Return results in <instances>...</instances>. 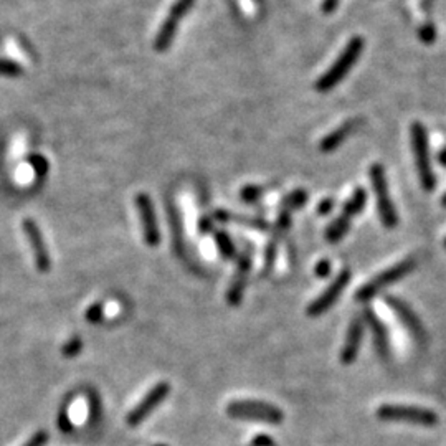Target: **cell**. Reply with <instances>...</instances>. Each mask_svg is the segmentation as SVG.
Returning <instances> with one entry per match:
<instances>
[{"mask_svg": "<svg viewBox=\"0 0 446 446\" xmlns=\"http://www.w3.org/2000/svg\"><path fill=\"white\" fill-rule=\"evenodd\" d=\"M362 50H363L362 38L361 37L351 38V42L347 43L346 48L341 52V55L337 56V60L334 61L332 65L329 66V70L316 81V85H314L316 91H319V93H327V91L336 88V86L349 75V71L352 70V66L358 61V58H361L362 55Z\"/></svg>", "mask_w": 446, "mask_h": 446, "instance_id": "obj_1", "label": "cell"}, {"mask_svg": "<svg viewBox=\"0 0 446 446\" xmlns=\"http://www.w3.org/2000/svg\"><path fill=\"white\" fill-rule=\"evenodd\" d=\"M410 138H411V149H414L415 166L418 171L420 183L426 192L435 191L436 187V177L431 167L430 161V145H428V133L426 128L418 121H415L410 126Z\"/></svg>", "mask_w": 446, "mask_h": 446, "instance_id": "obj_2", "label": "cell"}, {"mask_svg": "<svg viewBox=\"0 0 446 446\" xmlns=\"http://www.w3.org/2000/svg\"><path fill=\"white\" fill-rule=\"evenodd\" d=\"M368 177H370L372 187H374L375 198H377V210H379L380 222L384 223L387 229H395L399 225V213L392 202L389 183H387L385 169L382 164H374L368 169Z\"/></svg>", "mask_w": 446, "mask_h": 446, "instance_id": "obj_3", "label": "cell"}, {"mask_svg": "<svg viewBox=\"0 0 446 446\" xmlns=\"http://www.w3.org/2000/svg\"><path fill=\"white\" fill-rule=\"evenodd\" d=\"M415 266H416V261L414 258H406L404 261H400V263L394 265L392 268L385 270L384 273L377 275L375 278L368 281L367 284H363L362 288L357 291L356 299L361 303L370 301L372 298H375V296L380 294L382 291L390 288L392 284L399 283L402 278H405L406 275H410L411 271L415 270Z\"/></svg>", "mask_w": 446, "mask_h": 446, "instance_id": "obj_4", "label": "cell"}, {"mask_svg": "<svg viewBox=\"0 0 446 446\" xmlns=\"http://www.w3.org/2000/svg\"><path fill=\"white\" fill-rule=\"evenodd\" d=\"M227 414L236 420L265 421V423L278 425L283 421L284 415L278 406L265 404V402H234L227 406Z\"/></svg>", "mask_w": 446, "mask_h": 446, "instance_id": "obj_5", "label": "cell"}, {"mask_svg": "<svg viewBox=\"0 0 446 446\" xmlns=\"http://www.w3.org/2000/svg\"><path fill=\"white\" fill-rule=\"evenodd\" d=\"M377 416L384 421H406L421 426H433L438 423L435 411L410 405H382L377 410Z\"/></svg>", "mask_w": 446, "mask_h": 446, "instance_id": "obj_6", "label": "cell"}, {"mask_svg": "<svg viewBox=\"0 0 446 446\" xmlns=\"http://www.w3.org/2000/svg\"><path fill=\"white\" fill-rule=\"evenodd\" d=\"M193 4H195V0H176L172 4L171 11H169L166 20L161 25V30H159L156 40H154V48L157 52H166L172 45L179 23H181L182 17L187 16Z\"/></svg>", "mask_w": 446, "mask_h": 446, "instance_id": "obj_7", "label": "cell"}, {"mask_svg": "<svg viewBox=\"0 0 446 446\" xmlns=\"http://www.w3.org/2000/svg\"><path fill=\"white\" fill-rule=\"evenodd\" d=\"M135 208H138L140 227H143L144 243L151 246V248H156L161 243V230H159L151 197L147 193H138V197H135Z\"/></svg>", "mask_w": 446, "mask_h": 446, "instance_id": "obj_8", "label": "cell"}, {"mask_svg": "<svg viewBox=\"0 0 446 446\" xmlns=\"http://www.w3.org/2000/svg\"><path fill=\"white\" fill-rule=\"evenodd\" d=\"M169 392H171V385H169L167 382H159V384L154 385L152 389L147 392V395H145L144 399L128 414V418H126L128 425L138 426L140 421L147 418V416L154 411V409H157V406L166 400Z\"/></svg>", "mask_w": 446, "mask_h": 446, "instance_id": "obj_9", "label": "cell"}, {"mask_svg": "<svg viewBox=\"0 0 446 446\" xmlns=\"http://www.w3.org/2000/svg\"><path fill=\"white\" fill-rule=\"evenodd\" d=\"M349 281H351V271L349 270H342L339 273L334 281H331V284L327 286L326 289L323 291V294L319 298L314 299V301L309 304L308 308V314L313 318H318L324 314L326 311H329L336 301L339 299V296L342 294V291L347 288Z\"/></svg>", "mask_w": 446, "mask_h": 446, "instance_id": "obj_10", "label": "cell"}, {"mask_svg": "<svg viewBox=\"0 0 446 446\" xmlns=\"http://www.w3.org/2000/svg\"><path fill=\"white\" fill-rule=\"evenodd\" d=\"M23 231H25L28 241H30L32 251H33V258H35V266L40 273H48L52 268V260L50 253H48V248L45 245V239H43L40 227L37 225V222L33 218H25L22 222Z\"/></svg>", "mask_w": 446, "mask_h": 446, "instance_id": "obj_11", "label": "cell"}, {"mask_svg": "<svg viewBox=\"0 0 446 446\" xmlns=\"http://www.w3.org/2000/svg\"><path fill=\"white\" fill-rule=\"evenodd\" d=\"M251 263H253V258H251L250 251H243V253H240L239 258H236V271L234 281H231L229 288V293H227V301H229L231 306H239L241 299H243Z\"/></svg>", "mask_w": 446, "mask_h": 446, "instance_id": "obj_12", "label": "cell"}, {"mask_svg": "<svg viewBox=\"0 0 446 446\" xmlns=\"http://www.w3.org/2000/svg\"><path fill=\"white\" fill-rule=\"evenodd\" d=\"M363 339V319L356 318L352 319L351 326L347 329V337L344 342V347L341 351V362L344 366H351L358 356L361 351V344Z\"/></svg>", "mask_w": 446, "mask_h": 446, "instance_id": "obj_13", "label": "cell"}, {"mask_svg": "<svg viewBox=\"0 0 446 446\" xmlns=\"http://www.w3.org/2000/svg\"><path fill=\"white\" fill-rule=\"evenodd\" d=\"M387 303H389V306L394 309V313L397 314V316L402 319L404 326L409 329L411 334H414V337L418 339V341H423L425 329L423 326H421L418 316L411 311V308L406 306V304L399 298H387Z\"/></svg>", "mask_w": 446, "mask_h": 446, "instance_id": "obj_14", "label": "cell"}, {"mask_svg": "<svg viewBox=\"0 0 446 446\" xmlns=\"http://www.w3.org/2000/svg\"><path fill=\"white\" fill-rule=\"evenodd\" d=\"M363 321H367L370 331L374 332V342L377 347V352L380 354L382 357H389L390 354V346H389V334H387V329L377 314L372 311L370 308L363 309Z\"/></svg>", "mask_w": 446, "mask_h": 446, "instance_id": "obj_15", "label": "cell"}, {"mask_svg": "<svg viewBox=\"0 0 446 446\" xmlns=\"http://www.w3.org/2000/svg\"><path fill=\"white\" fill-rule=\"evenodd\" d=\"M356 128H357V119H349V121H346V123H342L337 129H334L332 133H329L326 138L321 140V144H319L321 151L324 154L336 151L339 145H341L344 140H346L349 135H351V133Z\"/></svg>", "mask_w": 446, "mask_h": 446, "instance_id": "obj_16", "label": "cell"}, {"mask_svg": "<svg viewBox=\"0 0 446 446\" xmlns=\"http://www.w3.org/2000/svg\"><path fill=\"white\" fill-rule=\"evenodd\" d=\"M366 203H367V192L363 191V187H357L356 191L352 192V195L347 198V202L344 203L342 215H346L347 218L358 215V213L366 208Z\"/></svg>", "mask_w": 446, "mask_h": 446, "instance_id": "obj_17", "label": "cell"}, {"mask_svg": "<svg viewBox=\"0 0 446 446\" xmlns=\"http://www.w3.org/2000/svg\"><path fill=\"white\" fill-rule=\"evenodd\" d=\"M349 229H351V218H347L346 215H342L341 213V215H339L336 220L327 227L324 236H326V240L329 241V243H337L339 240L347 235Z\"/></svg>", "mask_w": 446, "mask_h": 446, "instance_id": "obj_18", "label": "cell"}, {"mask_svg": "<svg viewBox=\"0 0 446 446\" xmlns=\"http://www.w3.org/2000/svg\"><path fill=\"white\" fill-rule=\"evenodd\" d=\"M308 203V192L303 191V188H298V191L291 192L289 195H286L281 202V210L284 212H293L298 210V208H303Z\"/></svg>", "mask_w": 446, "mask_h": 446, "instance_id": "obj_19", "label": "cell"}, {"mask_svg": "<svg viewBox=\"0 0 446 446\" xmlns=\"http://www.w3.org/2000/svg\"><path fill=\"white\" fill-rule=\"evenodd\" d=\"M215 245L218 248V253L223 260H234L236 256V248L235 243L231 241L230 235L225 234V231H217L215 234Z\"/></svg>", "mask_w": 446, "mask_h": 446, "instance_id": "obj_20", "label": "cell"}, {"mask_svg": "<svg viewBox=\"0 0 446 446\" xmlns=\"http://www.w3.org/2000/svg\"><path fill=\"white\" fill-rule=\"evenodd\" d=\"M23 75V68L17 61L8 60V58H0V76L7 78H18Z\"/></svg>", "mask_w": 446, "mask_h": 446, "instance_id": "obj_21", "label": "cell"}, {"mask_svg": "<svg viewBox=\"0 0 446 446\" xmlns=\"http://www.w3.org/2000/svg\"><path fill=\"white\" fill-rule=\"evenodd\" d=\"M81 351H83V341H81L80 336H73L70 341L63 346L61 354L65 357H76Z\"/></svg>", "mask_w": 446, "mask_h": 446, "instance_id": "obj_22", "label": "cell"}, {"mask_svg": "<svg viewBox=\"0 0 446 446\" xmlns=\"http://www.w3.org/2000/svg\"><path fill=\"white\" fill-rule=\"evenodd\" d=\"M261 195H263V188H261L260 186H245L240 192L241 200L246 202V203L258 202Z\"/></svg>", "mask_w": 446, "mask_h": 446, "instance_id": "obj_23", "label": "cell"}, {"mask_svg": "<svg viewBox=\"0 0 446 446\" xmlns=\"http://www.w3.org/2000/svg\"><path fill=\"white\" fill-rule=\"evenodd\" d=\"M85 318L88 323H100L104 318V304L103 303H95L86 309Z\"/></svg>", "mask_w": 446, "mask_h": 446, "instance_id": "obj_24", "label": "cell"}, {"mask_svg": "<svg viewBox=\"0 0 446 446\" xmlns=\"http://www.w3.org/2000/svg\"><path fill=\"white\" fill-rule=\"evenodd\" d=\"M418 38L426 45H431L436 40V28L431 25V23H425V25L420 27L418 30Z\"/></svg>", "mask_w": 446, "mask_h": 446, "instance_id": "obj_25", "label": "cell"}, {"mask_svg": "<svg viewBox=\"0 0 446 446\" xmlns=\"http://www.w3.org/2000/svg\"><path fill=\"white\" fill-rule=\"evenodd\" d=\"M86 414H88V410H86L85 402L76 400L75 404H73L71 410H70V416H71V420H73V421H76V423H81V421L85 420Z\"/></svg>", "mask_w": 446, "mask_h": 446, "instance_id": "obj_26", "label": "cell"}, {"mask_svg": "<svg viewBox=\"0 0 446 446\" xmlns=\"http://www.w3.org/2000/svg\"><path fill=\"white\" fill-rule=\"evenodd\" d=\"M71 416H70V410H66L65 406L60 410V415H58V426H60V430L63 431V433H70L71 431Z\"/></svg>", "mask_w": 446, "mask_h": 446, "instance_id": "obj_27", "label": "cell"}, {"mask_svg": "<svg viewBox=\"0 0 446 446\" xmlns=\"http://www.w3.org/2000/svg\"><path fill=\"white\" fill-rule=\"evenodd\" d=\"M47 440H48V433H47V431L40 430V431H37V433L33 435L32 438L28 440L23 446H45Z\"/></svg>", "mask_w": 446, "mask_h": 446, "instance_id": "obj_28", "label": "cell"}, {"mask_svg": "<svg viewBox=\"0 0 446 446\" xmlns=\"http://www.w3.org/2000/svg\"><path fill=\"white\" fill-rule=\"evenodd\" d=\"M334 207H336V202H334V198H324V200H321V203L318 205V213L319 215L326 217L334 210Z\"/></svg>", "mask_w": 446, "mask_h": 446, "instance_id": "obj_29", "label": "cell"}, {"mask_svg": "<svg viewBox=\"0 0 446 446\" xmlns=\"http://www.w3.org/2000/svg\"><path fill=\"white\" fill-rule=\"evenodd\" d=\"M331 261L329 260H323L319 261V263L316 265V270H314V273H316L319 278H327L329 275H331Z\"/></svg>", "mask_w": 446, "mask_h": 446, "instance_id": "obj_30", "label": "cell"}, {"mask_svg": "<svg viewBox=\"0 0 446 446\" xmlns=\"http://www.w3.org/2000/svg\"><path fill=\"white\" fill-rule=\"evenodd\" d=\"M198 229H200L202 234H210V231H213V218H212V215L202 217L200 222H198Z\"/></svg>", "mask_w": 446, "mask_h": 446, "instance_id": "obj_31", "label": "cell"}, {"mask_svg": "<svg viewBox=\"0 0 446 446\" xmlns=\"http://www.w3.org/2000/svg\"><path fill=\"white\" fill-rule=\"evenodd\" d=\"M339 2H341V0H323V12L332 13L337 8Z\"/></svg>", "mask_w": 446, "mask_h": 446, "instance_id": "obj_32", "label": "cell"}, {"mask_svg": "<svg viewBox=\"0 0 446 446\" xmlns=\"http://www.w3.org/2000/svg\"><path fill=\"white\" fill-rule=\"evenodd\" d=\"M253 446H273V441H271L270 436L260 435L253 440Z\"/></svg>", "mask_w": 446, "mask_h": 446, "instance_id": "obj_33", "label": "cell"}, {"mask_svg": "<svg viewBox=\"0 0 446 446\" xmlns=\"http://www.w3.org/2000/svg\"><path fill=\"white\" fill-rule=\"evenodd\" d=\"M118 311H119V308L116 303H109L108 306H104V314H108V316H113V314H116Z\"/></svg>", "mask_w": 446, "mask_h": 446, "instance_id": "obj_34", "label": "cell"}, {"mask_svg": "<svg viewBox=\"0 0 446 446\" xmlns=\"http://www.w3.org/2000/svg\"><path fill=\"white\" fill-rule=\"evenodd\" d=\"M438 162H440L443 167H446V145H445L443 149H441L440 154H438Z\"/></svg>", "mask_w": 446, "mask_h": 446, "instance_id": "obj_35", "label": "cell"}, {"mask_svg": "<svg viewBox=\"0 0 446 446\" xmlns=\"http://www.w3.org/2000/svg\"><path fill=\"white\" fill-rule=\"evenodd\" d=\"M441 203H443V207H446V193L443 195V198H441Z\"/></svg>", "mask_w": 446, "mask_h": 446, "instance_id": "obj_36", "label": "cell"}, {"mask_svg": "<svg viewBox=\"0 0 446 446\" xmlns=\"http://www.w3.org/2000/svg\"><path fill=\"white\" fill-rule=\"evenodd\" d=\"M154 446H166V445H154Z\"/></svg>", "mask_w": 446, "mask_h": 446, "instance_id": "obj_37", "label": "cell"}, {"mask_svg": "<svg viewBox=\"0 0 446 446\" xmlns=\"http://www.w3.org/2000/svg\"><path fill=\"white\" fill-rule=\"evenodd\" d=\"M445 248H446V239H445Z\"/></svg>", "mask_w": 446, "mask_h": 446, "instance_id": "obj_38", "label": "cell"}]
</instances>
